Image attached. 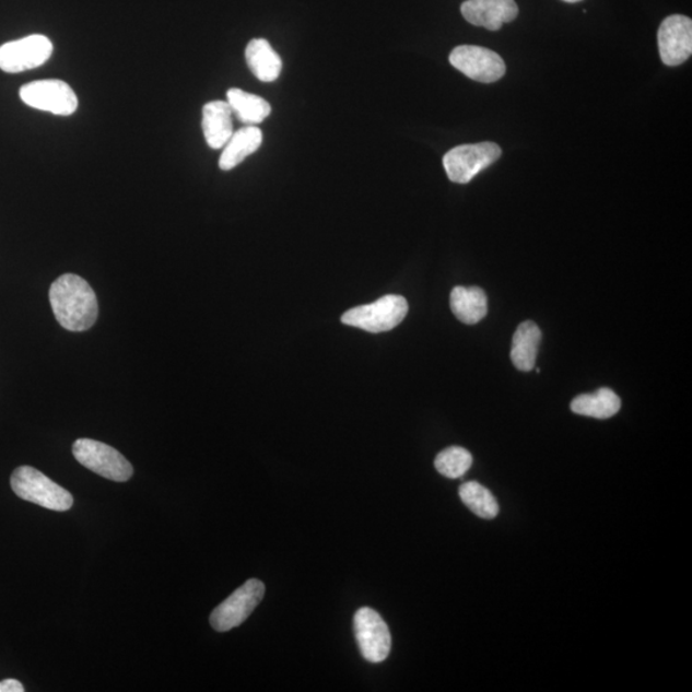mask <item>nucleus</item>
I'll return each mask as SVG.
<instances>
[{
  "mask_svg": "<svg viewBox=\"0 0 692 692\" xmlns=\"http://www.w3.org/2000/svg\"><path fill=\"white\" fill-rule=\"evenodd\" d=\"M72 453L80 465L104 479L125 482L133 473L130 461L120 451L92 438H79L72 446Z\"/></svg>",
  "mask_w": 692,
  "mask_h": 692,
  "instance_id": "20e7f679",
  "label": "nucleus"
},
{
  "mask_svg": "<svg viewBox=\"0 0 692 692\" xmlns=\"http://www.w3.org/2000/svg\"><path fill=\"white\" fill-rule=\"evenodd\" d=\"M266 587L259 579L251 578L221 602L211 614V626L219 632H227L241 626L255 612L265 598Z\"/></svg>",
  "mask_w": 692,
  "mask_h": 692,
  "instance_id": "0eeeda50",
  "label": "nucleus"
},
{
  "mask_svg": "<svg viewBox=\"0 0 692 692\" xmlns=\"http://www.w3.org/2000/svg\"><path fill=\"white\" fill-rule=\"evenodd\" d=\"M356 643L364 659L371 664H382L389 657L391 635L388 624L376 610L361 608L354 615Z\"/></svg>",
  "mask_w": 692,
  "mask_h": 692,
  "instance_id": "1a4fd4ad",
  "label": "nucleus"
},
{
  "mask_svg": "<svg viewBox=\"0 0 692 692\" xmlns=\"http://www.w3.org/2000/svg\"><path fill=\"white\" fill-rule=\"evenodd\" d=\"M25 688L17 680L9 679L0 681V692H24Z\"/></svg>",
  "mask_w": 692,
  "mask_h": 692,
  "instance_id": "4be33fe9",
  "label": "nucleus"
},
{
  "mask_svg": "<svg viewBox=\"0 0 692 692\" xmlns=\"http://www.w3.org/2000/svg\"><path fill=\"white\" fill-rule=\"evenodd\" d=\"M502 149L495 143L483 141L479 144H466L453 148L444 155L443 165L449 180L468 184L481 171L501 159Z\"/></svg>",
  "mask_w": 692,
  "mask_h": 692,
  "instance_id": "39448f33",
  "label": "nucleus"
},
{
  "mask_svg": "<svg viewBox=\"0 0 692 692\" xmlns=\"http://www.w3.org/2000/svg\"><path fill=\"white\" fill-rule=\"evenodd\" d=\"M573 413L593 417V419L608 420L621 409V399L613 390L601 388L591 394H583L572 400Z\"/></svg>",
  "mask_w": 692,
  "mask_h": 692,
  "instance_id": "a211bd4d",
  "label": "nucleus"
},
{
  "mask_svg": "<svg viewBox=\"0 0 692 692\" xmlns=\"http://www.w3.org/2000/svg\"><path fill=\"white\" fill-rule=\"evenodd\" d=\"M541 342V331L538 325L527 321L518 326L513 335L511 360L519 371L528 372L535 368Z\"/></svg>",
  "mask_w": 692,
  "mask_h": 692,
  "instance_id": "f3484780",
  "label": "nucleus"
},
{
  "mask_svg": "<svg viewBox=\"0 0 692 692\" xmlns=\"http://www.w3.org/2000/svg\"><path fill=\"white\" fill-rule=\"evenodd\" d=\"M11 486L19 497L56 512L71 509L73 496L36 468L22 466L14 470Z\"/></svg>",
  "mask_w": 692,
  "mask_h": 692,
  "instance_id": "f03ea898",
  "label": "nucleus"
},
{
  "mask_svg": "<svg viewBox=\"0 0 692 692\" xmlns=\"http://www.w3.org/2000/svg\"><path fill=\"white\" fill-rule=\"evenodd\" d=\"M460 12L471 25L496 32L515 21L519 10L515 0H466Z\"/></svg>",
  "mask_w": 692,
  "mask_h": 692,
  "instance_id": "f8f14e48",
  "label": "nucleus"
},
{
  "mask_svg": "<svg viewBox=\"0 0 692 692\" xmlns=\"http://www.w3.org/2000/svg\"><path fill=\"white\" fill-rule=\"evenodd\" d=\"M459 496L466 507L483 519H494L499 515L495 496L481 483L470 481L459 488Z\"/></svg>",
  "mask_w": 692,
  "mask_h": 692,
  "instance_id": "aec40b11",
  "label": "nucleus"
},
{
  "mask_svg": "<svg viewBox=\"0 0 692 692\" xmlns=\"http://www.w3.org/2000/svg\"><path fill=\"white\" fill-rule=\"evenodd\" d=\"M263 143V133L257 126H245L237 130L223 146L219 166L222 171H231L239 166L249 155L255 154Z\"/></svg>",
  "mask_w": 692,
  "mask_h": 692,
  "instance_id": "4468645a",
  "label": "nucleus"
},
{
  "mask_svg": "<svg viewBox=\"0 0 692 692\" xmlns=\"http://www.w3.org/2000/svg\"><path fill=\"white\" fill-rule=\"evenodd\" d=\"M408 314V303L400 295H385L374 303L360 305L342 315L341 322L372 333L396 329Z\"/></svg>",
  "mask_w": 692,
  "mask_h": 692,
  "instance_id": "7ed1b4c3",
  "label": "nucleus"
},
{
  "mask_svg": "<svg viewBox=\"0 0 692 692\" xmlns=\"http://www.w3.org/2000/svg\"><path fill=\"white\" fill-rule=\"evenodd\" d=\"M245 61L253 74L263 83H273L280 78L282 61L278 51L266 39H253L245 49Z\"/></svg>",
  "mask_w": 692,
  "mask_h": 692,
  "instance_id": "2eb2a0df",
  "label": "nucleus"
},
{
  "mask_svg": "<svg viewBox=\"0 0 692 692\" xmlns=\"http://www.w3.org/2000/svg\"><path fill=\"white\" fill-rule=\"evenodd\" d=\"M563 2H565V3H578V2H582V0H563Z\"/></svg>",
  "mask_w": 692,
  "mask_h": 692,
  "instance_id": "5701e85b",
  "label": "nucleus"
},
{
  "mask_svg": "<svg viewBox=\"0 0 692 692\" xmlns=\"http://www.w3.org/2000/svg\"><path fill=\"white\" fill-rule=\"evenodd\" d=\"M449 61L454 69L479 83L491 84L501 80L507 67L494 50L478 46L454 48Z\"/></svg>",
  "mask_w": 692,
  "mask_h": 692,
  "instance_id": "9d476101",
  "label": "nucleus"
},
{
  "mask_svg": "<svg viewBox=\"0 0 692 692\" xmlns=\"http://www.w3.org/2000/svg\"><path fill=\"white\" fill-rule=\"evenodd\" d=\"M473 458L471 453L460 446L450 448L437 454L435 467L438 473L448 479H459L472 467Z\"/></svg>",
  "mask_w": 692,
  "mask_h": 692,
  "instance_id": "412c9836",
  "label": "nucleus"
},
{
  "mask_svg": "<svg viewBox=\"0 0 692 692\" xmlns=\"http://www.w3.org/2000/svg\"><path fill=\"white\" fill-rule=\"evenodd\" d=\"M54 55V43L46 35H30L0 47V70L20 73L37 69Z\"/></svg>",
  "mask_w": 692,
  "mask_h": 692,
  "instance_id": "6e6552de",
  "label": "nucleus"
},
{
  "mask_svg": "<svg viewBox=\"0 0 692 692\" xmlns=\"http://www.w3.org/2000/svg\"><path fill=\"white\" fill-rule=\"evenodd\" d=\"M202 128L208 146L219 151L233 137L234 114L227 102L207 103L202 112Z\"/></svg>",
  "mask_w": 692,
  "mask_h": 692,
  "instance_id": "ddd939ff",
  "label": "nucleus"
},
{
  "mask_svg": "<svg viewBox=\"0 0 692 692\" xmlns=\"http://www.w3.org/2000/svg\"><path fill=\"white\" fill-rule=\"evenodd\" d=\"M658 46L661 61L676 67L688 61L692 54V21L682 14H672L659 27Z\"/></svg>",
  "mask_w": 692,
  "mask_h": 692,
  "instance_id": "9b49d317",
  "label": "nucleus"
},
{
  "mask_svg": "<svg viewBox=\"0 0 692 692\" xmlns=\"http://www.w3.org/2000/svg\"><path fill=\"white\" fill-rule=\"evenodd\" d=\"M49 302L57 321L66 330L86 331L98 319L99 307L94 290L78 274L66 273L57 279L50 286Z\"/></svg>",
  "mask_w": 692,
  "mask_h": 692,
  "instance_id": "f257e3e1",
  "label": "nucleus"
},
{
  "mask_svg": "<svg viewBox=\"0 0 692 692\" xmlns=\"http://www.w3.org/2000/svg\"><path fill=\"white\" fill-rule=\"evenodd\" d=\"M227 103L237 120L247 126L262 124L272 110L266 99L236 87L227 92Z\"/></svg>",
  "mask_w": 692,
  "mask_h": 692,
  "instance_id": "6ab92c4d",
  "label": "nucleus"
},
{
  "mask_svg": "<svg viewBox=\"0 0 692 692\" xmlns=\"http://www.w3.org/2000/svg\"><path fill=\"white\" fill-rule=\"evenodd\" d=\"M20 98L28 107L56 116H71L79 108L73 89L62 80H39L20 89Z\"/></svg>",
  "mask_w": 692,
  "mask_h": 692,
  "instance_id": "423d86ee",
  "label": "nucleus"
},
{
  "mask_svg": "<svg viewBox=\"0 0 692 692\" xmlns=\"http://www.w3.org/2000/svg\"><path fill=\"white\" fill-rule=\"evenodd\" d=\"M454 316L466 325H476L488 315V296L480 288L458 286L450 294Z\"/></svg>",
  "mask_w": 692,
  "mask_h": 692,
  "instance_id": "dca6fc26",
  "label": "nucleus"
}]
</instances>
